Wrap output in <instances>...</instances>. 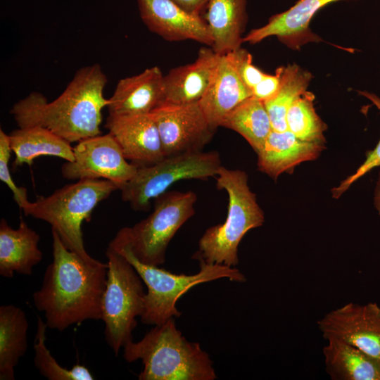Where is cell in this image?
<instances>
[{"instance_id": "cell-12", "label": "cell", "mask_w": 380, "mask_h": 380, "mask_svg": "<svg viewBox=\"0 0 380 380\" xmlns=\"http://www.w3.org/2000/svg\"><path fill=\"white\" fill-rule=\"evenodd\" d=\"M324 339L338 338L380 361V307L349 303L317 322Z\"/></svg>"}, {"instance_id": "cell-5", "label": "cell", "mask_w": 380, "mask_h": 380, "mask_svg": "<svg viewBox=\"0 0 380 380\" xmlns=\"http://www.w3.org/2000/svg\"><path fill=\"white\" fill-rule=\"evenodd\" d=\"M113 182L106 179H80L67 184L47 196L28 201L21 210L27 216L45 221L58 234L64 246L89 264L99 262L87 252L82 226L88 221L96 206L115 191Z\"/></svg>"}, {"instance_id": "cell-3", "label": "cell", "mask_w": 380, "mask_h": 380, "mask_svg": "<svg viewBox=\"0 0 380 380\" xmlns=\"http://www.w3.org/2000/svg\"><path fill=\"white\" fill-rule=\"evenodd\" d=\"M127 362L141 360L139 380H214L213 361L199 343L182 336L174 318L155 325L138 342L130 341L124 347Z\"/></svg>"}, {"instance_id": "cell-34", "label": "cell", "mask_w": 380, "mask_h": 380, "mask_svg": "<svg viewBox=\"0 0 380 380\" xmlns=\"http://www.w3.org/2000/svg\"><path fill=\"white\" fill-rule=\"evenodd\" d=\"M374 203L376 209L380 215V173L374 191Z\"/></svg>"}, {"instance_id": "cell-2", "label": "cell", "mask_w": 380, "mask_h": 380, "mask_svg": "<svg viewBox=\"0 0 380 380\" xmlns=\"http://www.w3.org/2000/svg\"><path fill=\"white\" fill-rule=\"evenodd\" d=\"M107 77L99 64L78 70L63 93L52 101L30 93L10 110L18 127L39 126L69 143L101 134Z\"/></svg>"}, {"instance_id": "cell-9", "label": "cell", "mask_w": 380, "mask_h": 380, "mask_svg": "<svg viewBox=\"0 0 380 380\" xmlns=\"http://www.w3.org/2000/svg\"><path fill=\"white\" fill-rule=\"evenodd\" d=\"M222 167L219 153L197 151L166 156L160 161L138 167L133 177L119 189L123 201L136 211H146L151 201L183 179L216 177Z\"/></svg>"}, {"instance_id": "cell-7", "label": "cell", "mask_w": 380, "mask_h": 380, "mask_svg": "<svg viewBox=\"0 0 380 380\" xmlns=\"http://www.w3.org/2000/svg\"><path fill=\"white\" fill-rule=\"evenodd\" d=\"M108 272L103 297L102 319L105 340L115 355L132 341L137 317L144 309L143 280L132 265L114 247L106 251Z\"/></svg>"}, {"instance_id": "cell-18", "label": "cell", "mask_w": 380, "mask_h": 380, "mask_svg": "<svg viewBox=\"0 0 380 380\" xmlns=\"http://www.w3.org/2000/svg\"><path fill=\"white\" fill-rule=\"evenodd\" d=\"M251 96V89L241 80L226 53L220 55L213 77L198 104L215 130L230 111Z\"/></svg>"}, {"instance_id": "cell-33", "label": "cell", "mask_w": 380, "mask_h": 380, "mask_svg": "<svg viewBox=\"0 0 380 380\" xmlns=\"http://www.w3.org/2000/svg\"><path fill=\"white\" fill-rule=\"evenodd\" d=\"M181 8L192 14L201 15L208 0H172Z\"/></svg>"}, {"instance_id": "cell-11", "label": "cell", "mask_w": 380, "mask_h": 380, "mask_svg": "<svg viewBox=\"0 0 380 380\" xmlns=\"http://www.w3.org/2000/svg\"><path fill=\"white\" fill-rule=\"evenodd\" d=\"M151 115L158 127L165 157L201 151L215 131L198 102L163 103Z\"/></svg>"}, {"instance_id": "cell-4", "label": "cell", "mask_w": 380, "mask_h": 380, "mask_svg": "<svg viewBox=\"0 0 380 380\" xmlns=\"http://www.w3.org/2000/svg\"><path fill=\"white\" fill-rule=\"evenodd\" d=\"M216 186L228 195L227 217L223 223L205 230L193 258L234 267L239 263V243L249 230L262 225L264 213L249 188L244 171L222 166L216 176Z\"/></svg>"}, {"instance_id": "cell-17", "label": "cell", "mask_w": 380, "mask_h": 380, "mask_svg": "<svg viewBox=\"0 0 380 380\" xmlns=\"http://www.w3.org/2000/svg\"><path fill=\"white\" fill-rule=\"evenodd\" d=\"M219 57L211 47H203L195 61L170 70L163 77V103L198 102L210 84Z\"/></svg>"}, {"instance_id": "cell-20", "label": "cell", "mask_w": 380, "mask_h": 380, "mask_svg": "<svg viewBox=\"0 0 380 380\" xmlns=\"http://www.w3.org/2000/svg\"><path fill=\"white\" fill-rule=\"evenodd\" d=\"M39 235L20 217L17 229L4 218L0 221V275L12 278L15 272L30 276L33 267L42 260Z\"/></svg>"}, {"instance_id": "cell-8", "label": "cell", "mask_w": 380, "mask_h": 380, "mask_svg": "<svg viewBox=\"0 0 380 380\" xmlns=\"http://www.w3.org/2000/svg\"><path fill=\"white\" fill-rule=\"evenodd\" d=\"M154 200L153 211L147 217L118 232L140 262L160 266L171 239L194 215L197 196L191 191H167Z\"/></svg>"}, {"instance_id": "cell-16", "label": "cell", "mask_w": 380, "mask_h": 380, "mask_svg": "<svg viewBox=\"0 0 380 380\" xmlns=\"http://www.w3.org/2000/svg\"><path fill=\"white\" fill-rule=\"evenodd\" d=\"M163 77L157 66L121 79L108 99V115L149 114L164 102Z\"/></svg>"}, {"instance_id": "cell-32", "label": "cell", "mask_w": 380, "mask_h": 380, "mask_svg": "<svg viewBox=\"0 0 380 380\" xmlns=\"http://www.w3.org/2000/svg\"><path fill=\"white\" fill-rule=\"evenodd\" d=\"M280 68L274 75H266L252 89V95L265 102L272 98L280 86Z\"/></svg>"}, {"instance_id": "cell-13", "label": "cell", "mask_w": 380, "mask_h": 380, "mask_svg": "<svg viewBox=\"0 0 380 380\" xmlns=\"http://www.w3.org/2000/svg\"><path fill=\"white\" fill-rule=\"evenodd\" d=\"M105 127L125 158L137 167L153 165L165 157L158 127L151 113L108 115Z\"/></svg>"}, {"instance_id": "cell-29", "label": "cell", "mask_w": 380, "mask_h": 380, "mask_svg": "<svg viewBox=\"0 0 380 380\" xmlns=\"http://www.w3.org/2000/svg\"><path fill=\"white\" fill-rule=\"evenodd\" d=\"M11 151L8 134L0 129V179L12 191L14 201L22 209L29 200L26 188L18 186L11 175L8 163Z\"/></svg>"}, {"instance_id": "cell-14", "label": "cell", "mask_w": 380, "mask_h": 380, "mask_svg": "<svg viewBox=\"0 0 380 380\" xmlns=\"http://www.w3.org/2000/svg\"><path fill=\"white\" fill-rule=\"evenodd\" d=\"M148 29L169 42L193 40L209 47L213 39L201 15L187 12L172 0H137Z\"/></svg>"}, {"instance_id": "cell-19", "label": "cell", "mask_w": 380, "mask_h": 380, "mask_svg": "<svg viewBox=\"0 0 380 380\" xmlns=\"http://www.w3.org/2000/svg\"><path fill=\"white\" fill-rule=\"evenodd\" d=\"M324 145L300 139L288 129H272L257 153L258 170L276 179L297 165L316 159L325 148Z\"/></svg>"}, {"instance_id": "cell-24", "label": "cell", "mask_w": 380, "mask_h": 380, "mask_svg": "<svg viewBox=\"0 0 380 380\" xmlns=\"http://www.w3.org/2000/svg\"><path fill=\"white\" fill-rule=\"evenodd\" d=\"M28 321L14 305L0 307V379L14 380L15 367L27 349Z\"/></svg>"}, {"instance_id": "cell-23", "label": "cell", "mask_w": 380, "mask_h": 380, "mask_svg": "<svg viewBox=\"0 0 380 380\" xmlns=\"http://www.w3.org/2000/svg\"><path fill=\"white\" fill-rule=\"evenodd\" d=\"M10 146L15 154L13 167L31 165L39 156H55L65 161L74 160L73 147L49 130L32 126L18 127L8 134Z\"/></svg>"}, {"instance_id": "cell-21", "label": "cell", "mask_w": 380, "mask_h": 380, "mask_svg": "<svg viewBox=\"0 0 380 380\" xmlns=\"http://www.w3.org/2000/svg\"><path fill=\"white\" fill-rule=\"evenodd\" d=\"M247 0H208L205 23L213 39L212 49L226 54L241 46L246 21Z\"/></svg>"}, {"instance_id": "cell-15", "label": "cell", "mask_w": 380, "mask_h": 380, "mask_svg": "<svg viewBox=\"0 0 380 380\" xmlns=\"http://www.w3.org/2000/svg\"><path fill=\"white\" fill-rule=\"evenodd\" d=\"M344 0H298L284 12L272 15L267 24L251 30L243 42L256 44L276 36L288 46L298 48L308 42L316 41L309 25L315 14L325 6Z\"/></svg>"}, {"instance_id": "cell-27", "label": "cell", "mask_w": 380, "mask_h": 380, "mask_svg": "<svg viewBox=\"0 0 380 380\" xmlns=\"http://www.w3.org/2000/svg\"><path fill=\"white\" fill-rule=\"evenodd\" d=\"M47 328L46 322L40 317H37L34 341V362L40 374L48 380L94 379L89 369L84 365L77 364L70 369H68L57 362L45 343Z\"/></svg>"}, {"instance_id": "cell-30", "label": "cell", "mask_w": 380, "mask_h": 380, "mask_svg": "<svg viewBox=\"0 0 380 380\" xmlns=\"http://www.w3.org/2000/svg\"><path fill=\"white\" fill-rule=\"evenodd\" d=\"M360 94L370 100L380 110V98L376 95L367 91ZM380 166V140L374 150L370 151L365 162L359 167L355 173L348 177L340 184L331 191L334 198H339L353 183L373 168Z\"/></svg>"}, {"instance_id": "cell-31", "label": "cell", "mask_w": 380, "mask_h": 380, "mask_svg": "<svg viewBox=\"0 0 380 380\" xmlns=\"http://www.w3.org/2000/svg\"><path fill=\"white\" fill-rule=\"evenodd\" d=\"M243 83L252 89L267 75L253 64L251 54L241 46L227 53Z\"/></svg>"}, {"instance_id": "cell-26", "label": "cell", "mask_w": 380, "mask_h": 380, "mask_svg": "<svg viewBox=\"0 0 380 380\" xmlns=\"http://www.w3.org/2000/svg\"><path fill=\"white\" fill-rule=\"evenodd\" d=\"M280 86L276 94L264 102L272 129L287 130L286 113L289 108L306 91L311 74L296 64L280 67Z\"/></svg>"}, {"instance_id": "cell-25", "label": "cell", "mask_w": 380, "mask_h": 380, "mask_svg": "<svg viewBox=\"0 0 380 380\" xmlns=\"http://www.w3.org/2000/svg\"><path fill=\"white\" fill-rule=\"evenodd\" d=\"M220 127L241 134L258 153L272 130L264 102L253 96L248 97L230 111Z\"/></svg>"}, {"instance_id": "cell-6", "label": "cell", "mask_w": 380, "mask_h": 380, "mask_svg": "<svg viewBox=\"0 0 380 380\" xmlns=\"http://www.w3.org/2000/svg\"><path fill=\"white\" fill-rule=\"evenodd\" d=\"M109 245L118 251L135 268L147 291L144 298L142 323L159 325L168 319L179 317L181 312L176 308L178 299L194 286L221 278L231 281L245 282L246 278L237 268L220 264H209L201 259L199 271L194 274H177L159 266L140 262L133 254L128 243L118 232Z\"/></svg>"}, {"instance_id": "cell-1", "label": "cell", "mask_w": 380, "mask_h": 380, "mask_svg": "<svg viewBox=\"0 0 380 380\" xmlns=\"http://www.w3.org/2000/svg\"><path fill=\"white\" fill-rule=\"evenodd\" d=\"M53 261L32 294L48 328L62 331L86 320L102 319L108 264H89L68 250L51 229Z\"/></svg>"}, {"instance_id": "cell-28", "label": "cell", "mask_w": 380, "mask_h": 380, "mask_svg": "<svg viewBox=\"0 0 380 380\" xmlns=\"http://www.w3.org/2000/svg\"><path fill=\"white\" fill-rule=\"evenodd\" d=\"M314 96L305 91L289 108L286 113L287 129L300 139L324 143V122L317 114L313 105Z\"/></svg>"}, {"instance_id": "cell-22", "label": "cell", "mask_w": 380, "mask_h": 380, "mask_svg": "<svg viewBox=\"0 0 380 380\" xmlns=\"http://www.w3.org/2000/svg\"><path fill=\"white\" fill-rule=\"evenodd\" d=\"M323 348L326 372L333 380H380V361L338 338Z\"/></svg>"}, {"instance_id": "cell-10", "label": "cell", "mask_w": 380, "mask_h": 380, "mask_svg": "<svg viewBox=\"0 0 380 380\" xmlns=\"http://www.w3.org/2000/svg\"><path fill=\"white\" fill-rule=\"evenodd\" d=\"M74 160L61 166L68 180L106 179L118 189L131 179L138 167L127 162L114 137L109 132L82 139L73 147Z\"/></svg>"}]
</instances>
